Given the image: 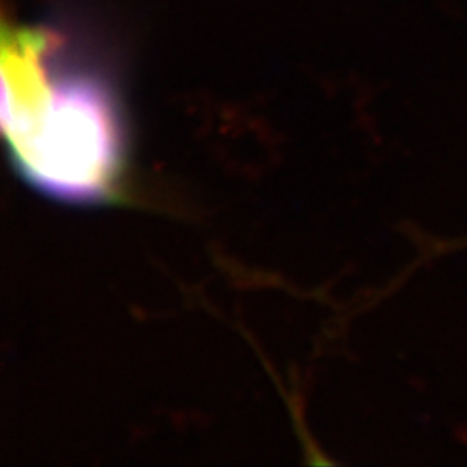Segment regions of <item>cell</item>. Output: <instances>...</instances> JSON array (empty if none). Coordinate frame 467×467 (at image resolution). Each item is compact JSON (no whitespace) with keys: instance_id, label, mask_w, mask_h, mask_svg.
Instances as JSON below:
<instances>
[{"instance_id":"1","label":"cell","mask_w":467,"mask_h":467,"mask_svg":"<svg viewBox=\"0 0 467 467\" xmlns=\"http://www.w3.org/2000/svg\"><path fill=\"white\" fill-rule=\"evenodd\" d=\"M7 144L17 171L52 200L100 204L119 192L123 134L113 102L94 80L50 78L35 117Z\"/></svg>"}]
</instances>
